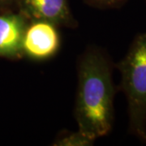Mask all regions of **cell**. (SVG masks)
Instances as JSON below:
<instances>
[{"label":"cell","mask_w":146,"mask_h":146,"mask_svg":"<svg viewBox=\"0 0 146 146\" xmlns=\"http://www.w3.org/2000/svg\"><path fill=\"white\" fill-rule=\"evenodd\" d=\"M113 65L107 54L90 47L80 57L74 115L78 130L97 139L108 135L115 119L116 93Z\"/></svg>","instance_id":"obj_1"},{"label":"cell","mask_w":146,"mask_h":146,"mask_svg":"<svg viewBox=\"0 0 146 146\" xmlns=\"http://www.w3.org/2000/svg\"><path fill=\"white\" fill-rule=\"evenodd\" d=\"M89 4L100 8H113L123 5L126 0H85Z\"/></svg>","instance_id":"obj_7"},{"label":"cell","mask_w":146,"mask_h":146,"mask_svg":"<svg viewBox=\"0 0 146 146\" xmlns=\"http://www.w3.org/2000/svg\"><path fill=\"white\" fill-rule=\"evenodd\" d=\"M16 6L28 21H49L58 27L76 26L68 0H16Z\"/></svg>","instance_id":"obj_4"},{"label":"cell","mask_w":146,"mask_h":146,"mask_svg":"<svg viewBox=\"0 0 146 146\" xmlns=\"http://www.w3.org/2000/svg\"><path fill=\"white\" fill-rule=\"evenodd\" d=\"M58 28L49 21H29L23 38V56L34 61L54 57L61 46Z\"/></svg>","instance_id":"obj_3"},{"label":"cell","mask_w":146,"mask_h":146,"mask_svg":"<svg viewBox=\"0 0 146 146\" xmlns=\"http://www.w3.org/2000/svg\"><path fill=\"white\" fill-rule=\"evenodd\" d=\"M28 23V19L19 11L7 10L0 13V57H24L22 44Z\"/></svg>","instance_id":"obj_5"},{"label":"cell","mask_w":146,"mask_h":146,"mask_svg":"<svg viewBox=\"0 0 146 146\" xmlns=\"http://www.w3.org/2000/svg\"><path fill=\"white\" fill-rule=\"evenodd\" d=\"M145 1H146V0H145Z\"/></svg>","instance_id":"obj_9"},{"label":"cell","mask_w":146,"mask_h":146,"mask_svg":"<svg viewBox=\"0 0 146 146\" xmlns=\"http://www.w3.org/2000/svg\"><path fill=\"white\" fill-rule=\"evenodd\" d=\"M116 68L121 74L119 89L127 102L128 131L146 144V32L134 38Z\"/></svg>","instance_id":"obj_2"},{"label":"cell","mask_w":146,"mask_h":146,"mask_svg":"<svg viewBox=\"0 0 146 146\" xmlns=\"http://www.w3.org/2000/svg\"><path fill=\"white\" fill-rule=\"evenodd\" d=\"M95 139L83 133L80 131L74 132H64L53 143L54 146H90L93 145Z\"/></svg>","instance_id":"obj_6"},{"label":"cell","mask_w":146,"mask_h":146,"mask_svg":"<svg viewBox=\"0 0 146 146\" xmlns=\"http://www.w3.org/2000/svg\"><path fill=\"white\" fill-rule=\"evenodd\" d=\"M16 5V0H0V10H10V7Z\"/></svg>","instance_id":"obj_8"}]
</instances>
